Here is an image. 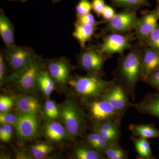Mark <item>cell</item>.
<instances>
[{"label":"cell","instance_id":"6da1fadb","mask_svg":"<svg viewBox=\"0 0 159 159\" xmlns=\"http://www.w3.org/2000/svg\"><path fill=\"white\" fill-rule=\"evenodd\" d=\"M121 56L113 72L112 80L122 85L132 100H134L137 83L142 78L141 46L133 45L127 54Z\"/></svg>","mask_w":159,"mask_h":159},{"label":"cell","instance_id":"7a4b0ae2","mask_svg":"<svg viewBox=\"0 0 159 159\" xmlns=\"http://www.w3.org/2000/svg\"><path fill=\"white\" fill-rule=\"evenodd\" d=\"M59 110L60 117L68 137L74 141L84 132L87 126L84 110L78 102L72 99L66 100Z\"/></svg>","mask_w":159,"mask_h":159},{"label":"cell","instance_id":"3957f363","mask_svg":"<svg viewBox=\"0 0 159 159\" xmlns=\"http://www.w3.org/2000/svg\"><path fill=\"white\" fill-rule=\"evenodd\" d=\"M99 75L88 74L86 76H76L69 80L68 84L81 101H84L102 96L111 85Z\"/></svg>","mask_w":159,"mask_h":159},{"label":"cell","instance_id":"277c9868","mask_svg":"<svg viewBox=\"0 0 159 159\" xmlns=\"http://www.w3.org/2000/svg\"><path fill=\"white\" fill-rule=\"evenodd\" d=\"M82 102L87 110L92 124L107 120L121 123L123 116L102 96Z\"/></svg>","mask_w":159,"mask_h":159},{"label":"cell","instance_id":"5b68a950","mask_svg":"<svg viewBox=\"0 0 159 159\" xmlns=\"http://www.w3.org/2000/svg\"><path fill=\"white\" fill-rule=\"evenodd\" d=\"M43 70L41 58L38 55L23 70L15 73L10 77L15 80L19 90L25 93H34L38 87V79Z\"/></svg>","mask_w":159,"mask_h":159},{"label":"cell","instance_id":"8992f818","mask_svg":"<svg viewBox=\"0 0 159 159\" xmlns=\"http://www.w3.org/2000/svg\"><path fill=\"white\" fill-rule=\"evenodd\" d=\"M100 36L102 42L98 48L109 58L116 53L121 56L124 55V51L131 48L133 42L136 39L134 34L129 33H111Z\"/></svg>","mask_w":159,"mask_h":159},{"label":"cell","instance_id":"52a82bcc","mask_svg":"<svg viewBox=\"0 0 159 159\" xmlns=\"http://www.w3.org/2000/svg\"><path fill=\"white\" fill-rule=\"evenodd\" d=\"M78 57L80 67L86 71L88 74L99 75H104L103 66L109 57L102 53L98 48L85 47Z\"/></svg>","mask_w":159,"mask_h":159},{"label":"cell","instance_id":"ba28073f","mask_svg":"<svg viewBox=\"0 0 159 159\" xmlns=\"http://www.w3.org/2000/svg\"><path fill=\"white\" fill-rule=\"evenodd\" d=\"M138 19L137 11L124 9L116 13L111 20L106 23V25L99 33V36L111 33H127L134 29Z\"/></svg>","mask_w":159,"mask_h":159},{"label":"cell","instance_id":"9c48e42d","mask_svg":"<svg viewBox=\"0 0 159 159\" xmlns=\"http://www.w3.org/2000/svg\"><path fill=\"white\" fill-rule=\"evenodd\" d=\"M139 18L135 27L134 35L140 45H146L148 35L157 26L159 20V5L151 11L145 10Z\"/></svg>","mask_w":159,"mask_h":159},{"label":"cell","instance_id":"30bf717a","mask_svg":"<svg viewBox=\"0 0 159 159\" xmlns=\"http://www.w3.org/2000/svg\"><path fill=\"white\" fill-rule=\"evenodd\" d=\"M4 54L6 61L16 73L27 67L37 56L31 48L17 45L6 48Z\"/></svg>","mask_w":159,"mask_h":159},{"label":"cell","instance_id":"8fae6325","mask_svg":"<svg viewBox=\"0 0 159 159\" xmlns=\"http://www.w3.org/2000/svg\"><path fill=\"white\" fill-rule=\"evenodd\" d=\"M111 85L102 97L107 100L119 112L124 116L129 107V95L124 88L119 83L112 80Z\"/></svg>","mask_w":159,"mask_h":159},{"label":"cell","instance_id":"7c38bea8","mask_svg":"<svg viewBox=\"0 0 159 159\" xmlns=\"http://www.w3.org/2000/svg\"><path fill=\"white\" fill-rule=\"evenodd\" d=\"M38 119L37 115L19 112L15 127L20 139L28 141L34 139L38 131Z\"/></svg>","mask_w":159,"mask_h":159},{"label":"cell","instance_id":"4fadbf2b","mask_svg":"<svg viewBox=\"0 0 159 159\" xmlns=\"http://www.w3.org/2000/svg\"><path fill=\"white\" fill-rule=\"evenodd\" d=\"M71 67L68 61L64 58H57L49 61L48 71L54 82L60 85L68 83Z\"/></svg>","mask_w":159,"mask_h":159},{"label":"cell","instance_id":"5bb4252c","mask_svg":"<svg viewBox=\"0 0 159 159\" xmlns=\"http://www.w3.org/2000/svg\"><path fill=\"white\" fill-rule=\"evenodd\" d=\"M130 107L139 113L149 115L159 120V92L148 93L136 103L130 102Z\"/></svg>","mask_w":159,"mask_h":159},{"label":"cell","instance_id":"9a60e30c","mask_svg":"<svg viewBox=\"0 0 159 159\" xmlns=\"http://www.w3.org/2000/svg\"><path fill=\"white\" fill-rule=\"evenodd\" d=\"M141 47L142 50L141 81H143L151 73L159 69V54L147 45L141 46Z\"/></svg>","mask_w":159,"mask_h":159},{"label":"cell","instance_id":"2e32d148","mask_svg":"<svg viewBox=\"0 0 159 159\" xmlns=\"http://www.w3.org/2000/svg\"><path fill=\"white\" fill-rule=\"evenodd\" d=\"M14 103L20 112L37 115L40 111L38 100L27 94H18L12 97Z\"/></svg>","mask_w":159,"mask_h":159},{"label":"cell","instance_id":"e0dca14e","mask_svg":"<svg viewBox=\"0 0 159 159\" xmlns=\"http://www.w3.org/2000/svg\"><path fill=\"white\" fill-rule=\"evenodd\" d=\"M43 130L45 136L51 142H62L68 137L64 125L54 120L46 122Z\"/></svg>","mask_w":159,"mask_h":159},{"label":"cell","instance_id":"ac0fdd59","mask_svg":"<svg viewBox=\"0 0 159 159\" xmlns=\"http://www.w3.org/2000/svg\"><path fill=\"white\" fill-rule=\"evenodd\" d=\"M0 35L6 48L16 45L14 41L13 25L2 9L0 11Z\"/></svg>","mask_w":159,"mask_h":159},{"label":"cell","instance_id":"d6986e66","mask_svg":"<svg viewBox=\"0 0 159 159\" xmlns=\"http://www.w3.org/2000/svg\"><path fill=\"white\" fill-rule=\"evenodd\" d=\"M73 156L77 159H106L103 154L92 147L85 141L78 142L73 151Z\"/></svg>","mask_w":159,"mask_h":159},{"label":"cell","instance_id":"ffe728a7","mask_svg":"<svg viewBox=\"0 0 159 159\" xmlns=\"http://www.w3.org/2000/svg\"><path fill=\"white\" fill-rule=\"evenodd\" d=\"M98 25H82L77 22L74 24V30L72 35L82 49L86 47V43L91 39L95 34Z\"/></svg>","mask_w":159,"mask_h":159},{"label":"cell","instance_id":"44dd1931","mask_svg":"<svg viewBox=\"0 0 159 159\" xmlns=\"http://www.w3.org/2000/svg\"><path fill=\"white\" fill-rule=\"evenodd\" d=\"M128 129L133 136L147 139H159V130L152 123L131 124L129 125Z\"/></svg>","mask_w":159,"mask_h":159},{"label":"cell","instance_id":"7402d4cb","mask_svg":"<svg viewBox=\"0 0 159 159\" xmlns=\"http://www.w3.org/2000/svg\"><path fill=\"white\" fill-rule=\"evenodd\" d=\"M130 140L134 143L138 154V157L140 159H155L151 147L148 139L132 136Z\"/></svg>","mask_w":159,"mask_h":159},{"label":"cell","instance_id":"603a6c76","mask_svg":"<svg viewBox=\"0 0 159 159\" xmlns=\"http://www.w3.org/2000/svg\"><path fill=\"white\" fill-rule=\"evenodd\" d=\"M54 82L48 71L42 70L38 79V86L47 97L50 96L54 91Z\"/></svg>","mask_w":159,"mask_h":159},{"label":"cell","instance_id":"cb8c5ba5","mask_svg":"<svg viewBox=\"0 0 159 159\" xmlns=\"http://www.w3.org/2000/svg\"><path fill=\"white\" fill-rule=\"evenodd\" d=\"M110 1L114 7L137 11L142 7L151 6L148 0H110Z\"/></svg>","mask_w":159,"mask_h":159},{"label":"cell","instance_id":"d4e9b609","mask_svg":"<svg viewBox=\"0 0 159 159\" xmlns=\"http://www.w3.org/2000/svg\"><path fill=\"white\" fill-rule=\"evenodd\" d=\"M107 159H127L128 152L119 144V142L111 143L103 152Z\"/></svg>","mask_w":159,"mask_h":159},{"label":"cell","instance_id":"484cf974","mask_svg":"<svg viewBox=\"0 0 159 159\" xmlns=\"http://www.w3.org/2000/svg\"><path fill=\"white\" fill-rule=\"evenodd\" d=\"M53 150L51 145L46 143H39L33 145L30 150V155L33 158L42 159L51 153Z\"/></svg>","mask_w":159,"mask_h":159},{"label":"cell","instance_id":"4316f807","mask_svg":"<svg viewBox=\"0 0 159 159\" xmlns=\"http://www.w3.org/2000/svg\"><path fill=\"white\" fill-rule=\"evenodd\" d=\"M44 111L46 116L51 120H54L60 116L59 108L53 100H47L45 104Z\"/></svg>","mask_w":159,"mask_h":159},{"label":"cell","instance_id":"83f0119b","mask_svg":"<svg viewBox=\"0 0 159 159\" xmlns=\"http://www.w3.org/2000/svg\"><path fill=\"white\" fill-rule=\"evenodd\" d=\"M146 45L150 46L159 54V25L148 35Z\"/></svg>","mask_w":159,"mask_h":159},{"label":"cell","instance_id":"f1b7e54d","mask_svg":"<svg viewBox=\"0 0 159 159\" xmlns=\"http://www.w3.org/2000/svg\"><path fill=\"white\" fill-rule=\"evenodd\" d=\"M92 9V3L89 0H80L76 7L77 16L89 14Z\"/></svg>","mask_w":159,"mask_h":159},{"label":"cell","instance_id":"f546056e","mask_svg":"<svg viewBox=\"0 0 159 159\" xmlns=\"http://www.w3.org/2000/svg\"><path fill=\"white\" fill-rule=\"evenodd\" d=\"M143 82L145 83L159 92V69L153 71Z\"/></svg>","mask_w":159,"mask_h":159},{"label":"cell","instance_id":"4dcf8cb0","mask_svg":"<svg viewBox=\"0 0 159 159\" xmlns=\"http://www.w3.org/2000/svg\"><path fill=\"white\" fill-rule=\"evenodd\" d=\"M17 120L18 114L15 115L9 112H2L0 114V123L1 124H9L15 127L17 123Z\"/></svg>","mask_w":159,"mask_h":159},{"label":"cell","instance_id":"1f68e13d","mask_svg":"<svg viewBox=\"0 0 159 159\" xmlns=\"http://www.w3.org/2000/svg\"><path fill=\"white\" fill-rule=\"evenodd\" d=\"M76 22L82 25H96L104 23L103 21L97 22L95 19V17L91 13L89 14L77 16Z\"/></svg>","mask_w":159,"mask_h":159},{"label":"cell","instance_id":"d6a6232c","mask_svg":"<svg viewBox=\"0 0 159 159\" xmlns=\"http://www.w3.org/2000/svg\"><path fill=\"white\" fill-rule=\"evenodd\" d=\"M14 102L13 99L6 96L0 97V111L2 112H8L12 107Z\"/></svg>","mask_w":159,"mask_h":159},{"label":"cell","instance_id":"836d02e7","mask_svg":"<svg viewBox=\"0 0 159 159\" xmlns=\"http://www.w3.org/2000/svg\"><path fill=\"white\" fill-rule=\"evenodd\" d=\"M116 14V11L112 7L109 5H106L101 14L102 21L104 23L107 22L111 20Z\"/></svg>","mask_w":159,"mask_h":159},{"label":"cell","instance_id":"e575fe53","mask_svg":"<svg viewBox=\"0 0 159 159\" xmlns=\"http://www.w3.org/2000/svg\"><path fill=\"white\" fill-rule=\"evenodd\" d=\"M92 8L94 12L98 16H100L102 14V11L106 6L104 0H92Z\"/></svg>","mask_w":159,"mask_h":159},{"label":"cell","instance_id":"d590c367","mask_svg":"<svg viewBox=\"0 0 159 159\" xmlns=\"http://www.w3.org/2000/svg\"><path fill=\"white\" fill-rule=\"evenodd\" d=\"M4 55L3 53L0 54V82L2 84L4 82L5 78L6 69L5 65Z\"/></svg>","mask_w":159,"mask_h":159},{"label":"cell","instance_id":"8d00e7d4","mask_svg":"<svg viewBox=\"0 0 159 159\" xmlns=\"http://www.w3.org/2000/svg\"><path fill=\"white\" fill-rule=\"evenodd\" d=\"M5 133V142H8L11 140L13 133L12 125L9 124H2Z\"/></svg>","mask_w":159,"mask_h":159},{"label":"cell","instance_id":"74e56055","mask_svg":"<svg viewBox=\"0 0 159 159\" xmlns=\"http://www.w3.org/2000/svg\"><path fill=\"white\" fill-rule=\"evenodd\" d=\"M16 158L18 159H33L31 156L22 150H18L16 152Z\"/></svg>","mask_w":159,"mask_h":159},{"label":"cell","instance_id":"f35d334b","mask_svg":"<svg viewBox=\"0 0 159 159\" xmlns=\"http://www.w3.org/2000/svg\"><path fill=\"white\" fill-rule=\"evenodd\" d=\"M0 139L3 142H5V133L4 128L2 125L0 127Z\"/></svg>","mask_w":159,"mask_h":159},{"label":"cell","instance_id":"ab89813d","mask_svg":"<svg viewBox=\"0 0 159 159\" xmlns=\"http://www.w3.org/2000/svg\"><path fill=\"white\" fill-rule=\"evenodd\" d=\"M61 0H52V2H53V3H56L58 2H60Z\"/></svg>","mask_w":159,"mask_h":159},{"label":"cell","instance_id":"60d3db41","mask_svg":"<svg viewBox=\"0 0 159 159\" xmlns=\"http://www.w3.org/2000/svg\"><path fill=\"white\" fill-rule=\"evenodd\" d=\"M17 1H22V2H26V0H17Z\"/></svg>","mask_w":159,"mask_h":159},{"label":"cell","instance_id":"b9f144b4","mask_svg":"<svg viewBox=\"0 0 159 159\" xmlns=\"http://www.w3.org/2000/svg\"><path fill=\"white\" fill-rule=\"evenodd\" d=\"M157 5H159V0H157Z\"/></svg>","mask_w":159,"mask_h":159}]
</instances>
